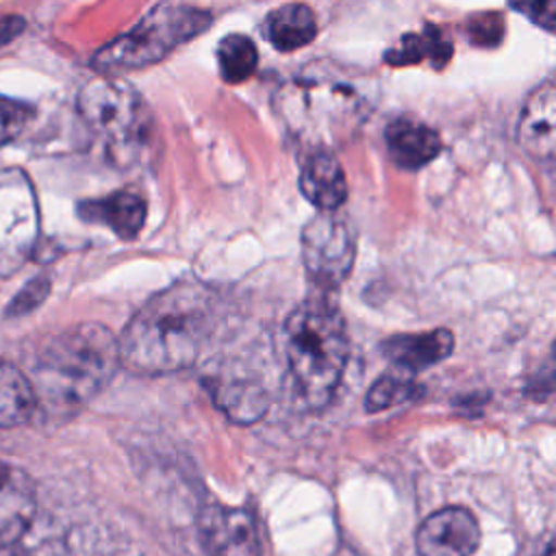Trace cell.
<instances>
[{"label":"cell","mask_w":556,"mask_h":556,"mask_svg":"<svg viewBox=\"0 0 556 556\" xmlns=\"http://www.w3.org/2000/svg\"><path fill=\"white\" fill-rule=\"evenodd\" d=\"M510 7L523 13L528 20L545 28L547 33L554 30L556 22V0H508Z\"/></svg>","instance_id":"24"},{"label":"cell","mask_w":556,"mask_h":556,"mask_svg":"<svg viewBox=\"0 0 556 556\" xmlns=\"http://www.w3.org/2000/svg\"><path fill=\"white\" fill-rule=\"evenodd\" d=\"M215 404L235 421H256L267 408V393L252 380H217L211 384Z\"/></svg>","instance_id":"18"},{"label":"cell","mask_w":556,"mask_h":556,"mask_svg":"<svg viewBox=\"0 0 556 556\" xmlns=\"http://www.w3.org/2000/svg\"><path fill=\"white\" fill-rule=\"evenodd\" d=\"M478 545V519L463 506H447L432 513L415 532L419 556H471Z\"/></svg>","instance_id":"8"},{"label":"cell","mask_w":556,"mask_h":556,"mask_svg":"<svg viewBox=\"0 0 556 556\" xmlns=\"http://www.w3.org/2000/svg\"><path fill=\"white\" fill-rule=\"evenodd\" d=\"M454 350L450 330L439 328L417 334H395L382 343L384 356L402 371L415 374L428 365L443 361Z\"/></svg>","instance_id":"12"},{"label":"cell","mask_w":556,"mask_h":556,"mask_svg":"<svg viewBox=\"0 0 556 556\" xmlns=\"http://www.w3.org/2000/svg\"><path fill=\"white\" fill-rule=\"evenodd\" d=\"M356 237L348 219L321 211L302 230V258L311 280L321 289H337L350 274Z\"/></svg>","instance_id":"7"},{"label":"cell","mask_w":556,"mask_h":556,"mask_svg":"<svg viewBox=\"0 0 556 556\" xmlns=\"http://www.w3.org/2000/svg\"><path fill=\"white\" fill-rule=\"evenodd\" d=\"M367 85L334 63L308 65L276 93V111L304 143L330 148L348 141L369 115Z\"/></svg>","instance_id":"2"},{"label":"cell","mask_w":556,"mask_h":556,"mask_svg":"<svg viewBox=\"0 0 556 556\" xmlns=\"http://www.w3.org/2000/svg\"><path fill=\"white\" fill-rule=\"evenodd\" d=\"M217 63H219L222 78L226 83H232V85L243 83L256 70V63H258L256 46L245 35H239V33L228 35L217 46Z\"/></svg>","instance_id":"20"},{"label":"cell","mask_w":556,"mask_h":556,"mask_svg":"<svg viewBox=\"0 0 556 556\" xmlns=\"http://www.w3.org/2000/svg\"><path fill=\"white\" fill-rule=\"evenodd\" d=\"M213 295L195 280H180L150 298L117 339L119 365L159 376L189 367L208 337Z\"/></svg>","instance_id":"1"},{"label":"cell","mask_w":556,"mask_h":556,"mask_svg":"<svg viewBox=\"0 0 556 556\" xmlns=\"http://www.w3.org/2000/svg\"><path fill=\"white\" fill-rule=\"evenodd\" d=\"M467 37L482 48H493L504 37V20L500 13H473L465 22Z\"/></svg>","instance_id":"22"},{"label":"cell","mask_w":556,"mask_h":556,"mask_svg":"<svg viewBox=\"0 0 556 556\" xmlns=\"http://www.w3.org/2000/svg\"><path fill=\"white\" fill-rule=\"evenodd\" d=\"M78 113L117 156L137 152L152 132V117L143 98L122 80H91L78 96Z\"/></svg>","instance_id":"6"},{"label":"cell","mask_w":556,"mask_h":556,"mask_svg":"<svg viewBox=\"0 0 556 556\" xmlns=\"http://www.w3.org/2000/svg\"><path fill=\"white\" fill-rule=\"evenodd\" d=\"M35 508L33 478L22 467L0 460V547L15 543L28 530Z\"/></svg>","instance_id":"10"},{"label":"cell","mask_w":556,"mask_h":556,"mask_svg":"<svg viewBox=\"0 0 556 556\" xmlns=\"http://www.w3.org/2000/svg\"><path fill=\"white\" fill-rule=\"evenodd\" d=\"M302 193L319 211H337L348 198V185L339 161L328 152L311 154L300 172Z\"/></svg>","instance_id":"14"},{"label":"cell","mask_w":556,"mask_h":556,"mask_svg":"<svg viewBox=\"0 0 556 556\" xmlns=\"http://www.w3.org/2000/svg\"><path fill=\"white\" fill-rule=\"evenodd\" d=\"M417 391H419V387L408 371H402V369L389 371V374L380 376L369 387L367 397H365V408L371 413L387 410V408L408 402L410 397L417 395Z\"/></svg>","instance_id":"21"},{"label":"cell","mask_w":556,"mask_h":556,"mask_svg":"<svg viewBox=\"0 0 556 556\" xmlns=\"http://www.w3.org/2000/svg\"><path fill=\"white\" fill-rule=\"evenodd\" d=\"M33 382L15 365L0 361V428L26 424L37 408Z\"/></svg>","instance_id":"16"},{"label":"cell","mask_w":556,"mask_h":556,"mask_svg":"<svg viewBox=\"0 0 556 556\" xmlns=\"http://www.w3.org/2000/svg\"><path fill=\"white\" fill-rule=\"evenodd\" d=\"M519 146L534 159L554 156L556 139V87L552 78H545L526 100L519 126Z\"/></svg>","instance_id":"11"},{"label":"cell","mask_w":556,"mask_h":556,"mask_svg":"<svg viewBox=\"0 0 556 556\" xmlns=\"http://www.w3.org/2000/svg\"><path fill=\"white\" fill-rule=\"evenodd\" d=\"M26 28V22L20 15H2L0 17V48L13 41L22 30Z\"/></svg>","instance_id":"25"},{"label":"cell","mask_w":556,"mask_h":556,"mask_svg":"<svg viewBox=\"0 0 556 556\" xmlns=\"http://www.w3.org/2000/svg\"><path fill=\"white\" fill-rule=\"evenodd\" d=\"M317 33L315 15L306 4L291 2L276 9L267 20V37L282 52L298 50L313 41Z\"/></svg>","instance_id":"17"},{"label":"cell","mask_w":556,"mask_h":556,"mask_svg":"<svg viewBox=\"0 0 556 556\" xmlns=\"http://www.w3.org/2000/svg\"><path fill=\"white\" fill-rule=\"evenodd\" d=\"M119 367L117 337L102 324L85 321L52 337L37 358V402L67 410L100 393Z\"/></svg>","instance_id":"3"},{"label":"cell","mask_w":556,"mask_h":556,"mask_svg":"<svg viewBox=\"0 0 556 556\" xmlns=\"http://www.w3.org/2000/svg\"><path fill=\"white\" fill-rule=\"evenodd\" d=\"M348 330L334 304L306 300L285 324V352L308 406L321 408L334 395L348 363Z\"/></svg>","instance_id":"4"},{"label":"cell","mask_w":556,"mask_h":556,"mask_svg":"<svg viewBox=\"0 0 556 556\" xmlns=\"http://www.w3.org/2000/svg\"><path fill=\"white\" fill-rule=\"evenodd\" d=\"M452 56V43L437 26H426L421 33H408L384 56L391 65H410L430 61L434 67H443Z\"/></svg>","instance_id":"19"},{"label":"cell","mask_w":556,"mask_h":556,"mask_svg":"<svg viewBox=\"0 0 556 556\" xmlns=\"http://www.w3.org/2000/svg\"><path fill=\"white\" fill-rule=\"evenodd\" d=\"M87 222L109 226L122 239H135L146 222V200L132 191H117L100 200H89L78 206Z\"/></svg>","instance_id":"13"},{"label":"cell","mask_w":556,"mask_h":556,"mask_svg":"<svg viewBox=\"0 0 556 556\" xmlns=\"http://www.w3.org/2000/svg\"><path fill=\"white\" fill-rule=\"evenodd\" d=\"M208 24L211 15L200 9L161 4L154 7L132 30L100 48L91 63L102 72L146 67L200 35Z\"/></svg>","instance_id":"5"},{"label":"cell","mask_w":556,"mask_h":556,"mask_svg":"<svg viewBox=\"0 0 556 556\" xmlns=\"http://www.w3.org/2000/svg\"><path fill=\"white\" fill-rule=\"evenodd\" d=\"M387 148L395 165L419 169L439 154L441 139L421 122L395 119L387 128Z\"/></svg>","instance_id":"15"},{"label":"cell","mask_w":556,"mask_h":556,"mask_svg":"<svg viewBox=\"0 0 556 556\" xmlns=\"http://www.w3.org/2000/svg\"><path fill=\"white\" fill-rule=\"evenodd\" d=\"M33 111L26 104L0 100V146L13 141L28 124Z\"/></svg>","instance_id":"23"},{"label":"cell","mask_w":556,"mask_h":556,"mask_svg":"<svg viewBox=\"0 0 556 556\" xmlns=\"http://www.w3.org/2000/svg\"><path fill=\"white\" fill-rule=\"evenodd\" d=\"M200 532L211 556H261L254 519L243 508L206 506L200 517Z\"/></svg>","instance_id":"9"}]
</instances>
